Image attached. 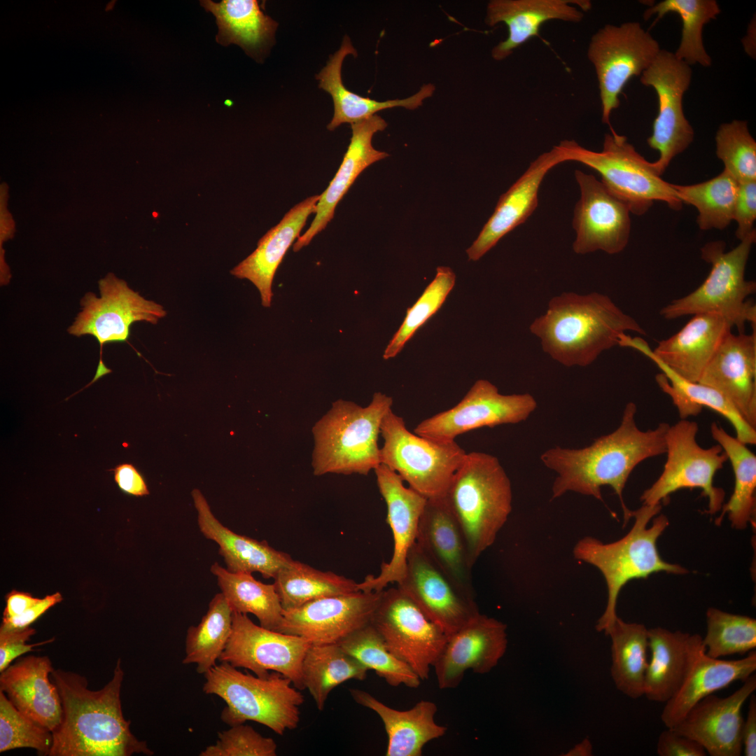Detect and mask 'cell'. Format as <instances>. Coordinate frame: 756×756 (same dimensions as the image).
Instances as JSON below:
<instances>
[{
    "label": "cell",
    "mask_w": 756,
    "mask_h": 756,
    "mask_svg": "<svg viewBox=\"0 0 756 756\" xmlns=\"http://www.w3.org/2000/svg\"><path fill=\"white\" fill-rule=\"evenodd\" d=\"M636 405L628 402L620 426L602 435L588 447L569 449L554 447L545 451L540 459L557 476L554 481L552 498L573 491L603 500L601 487L610 486L618 496L624 522L631 510L623 500V491L634 469L643 461L666 452L667 423L643 430L636 421Z\"/></svg>",
    "instance_id": "1"
},
{
    "label": "cell",
    "mask_w": 756,
    "mask_h": 756,
    "mask_svg": "<svg viewBox=\"0 0 756 756\" xmlns=\"http://www.w3.org/2000/svg\"><path fill=\"white\" fill-rule=\"evenodd\" d=\"M124 673L118 659L111 680L101 690H91L87 679L62 669L50 678L61 699L62 716L52 732L48 756H130L153 755L145 741L131 732L123 716L120 690Z\"/></svg>",
    "instance_id": "2"
},
{
    "label": "cell",
    "mask_w": 756,
    "mask_h": 756,
    "mask_svg": "<svg viewBox=\"0 0 756 756\" xmlns=\"http://www.w3.org/2000/svg\"><path fill=\"white\" fill-rule=\"evenodd\" d=\"M529 330L540 339L543 351L566 367L591 365L602 352L618 345L620 335L627 331L645 334L608 295L596 292L553 297Z\"/></svg>",
    "instance_id": "3"
},
{
    "label": "cell",
    "mask_w": 756,
    "mask_h": 756,
    "mask_svg": "<svg viewBox=\"0 0 756 756\" xmlns=\"http://www.w3.org/2000/svg\"><path fill=\"white\" fill-rule=\"evenodd\" d=\"M661 508V504L643 505L636 510H631V518L635 519L632 528L615 542L603 543L586 536L574 546V557L598 568L606 583L607 603L596 625L598 631L606 634L615 622L618 617L616 607L620 592L630 580L647 578L658 572L680 575L687 573L682 566L663 560L658 552L657 541L668 526V519L660 514L654 519L651 526L648 525Z\"/></svg>",
    "instance_id": "4"
},
{
    "label": "cell",
    "mask_w": 756,
    "mask_h": 756,
    "mask_svg": "<svg viewBox=\"0 0 756 756\" xmlns=\"http://www.w3.org/2000/svg\"><path fill=\"white\" fill-rule=\"evenodd\" d=\"M472 566L495 542L512 511L511 482L494 456L466 453L444 495Z\"/></svg>",
    "instance_id": "5"
},
{
    "label": "cell",
    "mask_w": 756,
    "mask_h": 756,
    "mask_svg": "<svg viewBox=\"0 0 756 756\" xmlns=\"http://www.w3.org/2000/svg\"><path fill=\"white\" fill-rule=\"evenodd\" d=\"M393 398L374 393L370 404L361 407L339 399L312 427L314 475L328 473L367 475L380 464L378 438Z\"/></svg>",
    "instance_id": "6"
},
{
    "label": "cell",
    "mask_w": 756,
    "mask_h": 756,
    "mask_svg": "<svg viewBox=\"0 0 756 756\" xmlns=\"http://www.w3.org/2000/svg\"><path fill=\"white\" fill-rule=\"evenodd\" d=\"M203 691L222 699L221 720L229 726L253 721L279 735L298 727L304 698L290 679L277 672L266 677L244 673L227 662L204 674Z\"/></svg>",
    "instance_id": "7"
},
{
    "label": "cell",
    "mask_w": 756,
    "mask_h": 756,
    "mask_svg": "<svg viewBox=\"0 0 756 756\" xmlns=\"http://www.w3.org/2000/svg\"><path fill=\"white\" fill-rule=\"evenodd\" d=\"M755 229L733 249L725 251L723 241H710L701 250V258L711 265L705 281L690 294L664 307L660 315L665 319L700 313L722 316L744 332L745 326L756 324L755 305L747 298L755 293L756 284L745 279V270L752 244Z\"/></svg>",
    "instance_id": "8"
},
{
    "label": "cell",
    "mask_w": 756,
    "mask_h": 756,
    "mask_svg": "<svg viewBox=\"0 0 756 756\" xmlns=\"http://www.w3.org/2000/svg\"><path fill=\"white\" fill-rule=\"evenodd\" d=\"M605 134L601 151L588 150L573 140H564L558 147L566 162H580L597 172L601 183L624 202L630 213L645 214L655 201L665 202L679 211L682 202L672 186L661 178L653 164L637 152L625 136L615 130Z\"/></svg>",
    "instance_id": "9"
},
{
    "label": "cell",
    "mask_w": 756,
    "mask_h": 756,
    "mask_svg": "<svg viewBox=\"0 0 756 756\" xmlns=\"http://www.w3.org/2000/svg\"><path fill=\"white\" fill-rule=\"evenodd\" d=\"M380 463L396 472L426 498L445 495L466 452L454 441H439L410 431L390 410L382 419Z\"/></svg>",
    "instance_id": "10"
},
{
    "label": "cell",
    "mask_w": 756,
    "mask_h": 756,
    "mask_svg": "<svg viewBox=\"0 0 756 756\" xmlns=\"http://www.w3.org/2000/svg\"><path fill=\"white\" fill-rule=\"evenodd\" d=\"M698 431L697 423L687 419L669 426L665 436L666 461L664 469L642 493L643 505H659L678 490L698 488L708 498V513L713 514L721 510L724 491L714 485V477L728 458L718 444L702 447L696 440Z\"/></svg>",
    "instance_id": "11"
},
{
    "label": "cell",
    "mask_w": 756,
    "mask_h": 756,
    "mask_svg": "<svg viewBox=\"0 0 756 756\" xmlns=\"http://www.w3.org/2000/svg\"><path fill=\"white\" fill-rule=\"evenodd\" d=\"M660 50L659 43L637 22L606 24L592 36L587 57L598 80L601 121L610 131L614 130L610 115L620 106L625 85L650 66Z\"/></svg>",
    "instance_id": "12"
},
{
    "label": "cell",
    "mask_w": 756,
    "mask_h": 756,
    "mask_svg": "<svg viewBox=\"0 0 756 756\" xmlns=\"http://www.w3.org/2000/svg\"><path fill=\"white\" fill-rule=\"evenodd\" d=\"M371 624L394 655L428 678L448 636L410 597L398 587L384 589Z\"/></svg>",
    "instance_id": "13"
},
{
    "label": "cell",
    "mask_w": 756,
    "mask_h": 756,
    "mask_svg": "<svg viewBox=\"0 0 756 756\" xmlns=\"http://www.w3.org/2000/svg\"><path fill=\"white\" fill-rule=\"evenodd\" d=\"M692 74L689 64L678 59L673 52L660 50L640 75V83L653 88L657 95L658 113L647 143L659 153L658 160L653 162L659 176L694 139V130L682 108L683 94L689 88Z\"/></svg>",
    "instance_id": "14"
},
{
    "label": "cell",
    "mask_w": 756,
    "mask_h": 756,
    "mask_svg": "<svg viewBox=\"0 0 756 756\" xmlns=\"http://www.w3.org/2000/svg\"><path fill=\"white\" fill-rule=\"evenodd\" d=\"M537 407L528 393L503 395L486 379L475 382L454 407L421 421L414 433L439 441H454L461 434L483 427L516 424Z\"/></svg>",
    "instance_id": "15"
},
{
    "label": "cell",
    "mask_w": 756,
    "mask_h": 756,
    "mask_svg": "<svg viewBox=\"0 0 756 756\" xmlns=\"http://www.w3.org/2000/svg\"><path fill=\"white\" fill-rule=\"evenodd\" d=\"M99 297L87 293L80 300L81 311L68 328L76 337L92 335L100 347L125 342L130 326L136 321L157 324L167 312L160 304L146 299L113 274L98 282Z\"/></svg>",
    "instance_id": "16"
},
{
    "label": "cell",
    "mask_w": 756,
    "mask_h": 756,
    "mask_svg": "<svg viewBox=\"0 0 756 756\" xmlns=\"http://www.w3.org/2000/svg\"><path fill=\"white\" fill-rule=\"evenodd\" d=\"M311 645L304 638L265 629L246 614L233 612L231 635L218 661L258 677L277 672L302 690V664Z\"/></svg>",
    "instance_id": "17"
},
{
    "label": "cell",
    "mask_w": 756,
    "mask_h": 756,
    "mask_svg": "<svg viewBox=\"0 0 756 756\" xmlns=\"http://www.w3.org/2000/svg\"><path fill=\"white\" fill-rule=\"evenodd\" d=\"M382 592L326 596L284 610L278 631L304 638L312 645L338 643L371 622Z\"/></svg>",
    "instance_id": "18"
},
{
    "label": "cell",
    "mask_w": 756,
    "mask_h": 756,
    "mask_svg": "<svg viewBox=\"0 0 756 756\" xmlns=\"http://www.w3.org/2000/svg\"><path fill=\"white\" fill-rule=\"evenodd\" d=\"M580 198L573 211L576 237L573 250L577 254L602 251L616 254L626 246L631 232L628 206L612 195L592 174L575 171Z\"/></svg>",
    "instance_id": "19"
},
{
    "label": "cell",
    "mask_w": 756,
    "mask_h": 756,
    "mask_svg": "<svg viewBox=\"0 0 756 756\" xmlns=\"http://www.w3.org/2000/svg\"><path fill=\"white\" fill-rule=\"evenodd\" d=\"M397 587L449 636L479 614L475 597L460 589L416 542Z\"/></svg>",
    "instance_id": "20"
},
{
    "label": "cell",
    "mask_w": 756,
    "mask_h": 756,
    "mask_svg": "<svg viewBox=\"0 0 756 756\" xmlns=\"http://www.w3.org/2000/svg\"><path fill=\"white\" fill-rule=\"evenodd\" d=\"M374 472L380 494L386 505V522L393 539L391 560L383 563L378 575H368L358 583L363 592H382L390 583L398 584L404 578L409 552L416 542L421 516L427 498L404 485L393 470L380 463Z\"/></svg>",
    "instance_id": "21"
},
{
    "label": "cell",
    "mask_w": 756,
    "mask_h": 756,
    "mask_svg": "<svg viewBox=\"0 0 756 756\" xmlns=\"http://www.w3.org/2000/svg\"><path fill=\"white\" fill-rule=\"evenodd\" d=\"M507 646L506 625L478 614L448 637L433 666L439 688H456L469 670L479 674L489 673L503 657Z\"/></svg>",
    "instance_id": "22"
},
{
    "label": "cell",
    "mask_w": 756,
    "mask_h": 756,
    "mask_svg": "<svg viewBox=\"0 0 756 756\" xmlns=\"http://www.w3.org/2000/svg\"><path fill=\"white\" fill-rule=\"evenodd\" d=\"M756 690L752 674L732 694H713L698 701L673 728L698 742L710 756H740L743 752V706Z\"/></svg>",
    "instance_id": "23"
},
{
    "label": "cell",
    "mask_w": 756,
    "mask_h": 756,
    "mask_svg": "<svg viewBox=\"0 0 756 756\" xmlns=\"http://www.w3.org/2000/svg\"><path fill=\"white\" fill-rule=\"evenodd\" d=\"M687 671L679 687L664 704L661 720L674 727L698 701L727 687L735 681H745L756 671V652L741 659L727 660L709 657L699 634H690Z\"/></svg>",
    "instance_id": "24"
},
{
    "label": "cell",
    "mask_w": 756,
    "mask_h": 756,
    "mask_svg": "<svg viewBox=\"0 0 756 756\" xmlns=\"http://www.w3.org/2000/svg\"><path fill=\"white\" fill-rule=\"evenodd\" d=\"M698 382L720 392L756 429V331L731 332Z\"/></svg>",
    "instance_id": "25"
},
{
    "label": "cell",
    "mask_w": 756,
    "mask_h": 756,
    "mask_svg": "<svg viewBox=\"0 0 756 756\" xmlns=\"http://www.w3.org/2000/svg\"><path fill=\"white\" fill-rule=\"evenodd\" d=\"M564 162V155L558 146L531 162L526 172L500 197L493 214L466 250L470 260H478L502 237L531 216L538 206V191L545 175Z\"/></svg>",
    "instance_id": "26"
},
{
    "label": "cell",
    "mask_w": 756,
    "mask_h": 756,
    "mask_svg": "<svg viewBox=\"0 0 756 756\" xmlns=\"http://www.w3.org/2000/svg\"><path fill=\"white\" fill-rule=\"evenodd\" d=\"M589 1L575 0H492L486 8L485 22L492 27L504 23L508 29L507 38L493 48L491 56L503 60L531 38L540 37L542 25L558 20L580 22L582 10H589Z\"/></svg>",
    "instance_id": "27"
},
{
    "label": "cell",
    "mask_w": 756,
    "mask_h": 756,
    "mask_svg": "<svg viewBox=\"0 0 756 756\" xmlns=\"http://www.w3.org/2000/svg\"><path fill=\"white\" fill-rule=\"evenodd\" d=\"M416 542L460 589L475 597L473 566L463 533L444 496L427 498L419 521Z\"/></svg>",
    "instance_id": "28"
},
{
    "label": "cell",
    "mask_w": 756,
    "mask_h": 756,
    "mask_svg": "<svg viewBox=\"0 0 756 756\" xmlns=\"http://www.w3.org/2000/svg\"><path fill=\"white\" fill-rule=\"evenodd\" d=\"M52 663L47 656L19 658L0 675V691L22 714L53 732L62 716L58 690L49 676Z\"/></svg>",
    "instance_id": "29"
},
{
    "label": "cell",
    "mask_w": 756,
    "mask_h": 756,
    "mask_svg": "<svg viewBox=\"0 0 756 756\" xmlns=\"http://www.w3.org/2000/svg\"><path fill=\"white\" fill-rule=\"evenodd\" d=\"M732 328L720 314H696L676 334L660 341L651 353L680 377L698 382Z\"/></svg>",
    "instance_id": "30"
},
{
    "label": "cell",
    "mask_w": 756,
    "mask_h": 756,
    "mask_svg": "<svg viewBox=\"0 0 756 756\" xmlns=\"http://www.w3.org/2000/svg\"><path fill=\"white\" fill-rule=\"evenodd\" d=\"M351 125L352 135L343 160L327 188L320 195L314 219L294 244L295 252L307 246L326 227L333 218L337 204L359 174L372 164L388 156L387 153L376 150L372 145L373 135L387 127L384 119L375 114Z\"/></svg>",
    "instance_id": "31"
},
{
    "label": "cell",
    "mask_w": 756,
    "mask_h": 756,
    "mask_svg": "<svg viewBox=\"0 0 756 756\" xmlns=\"http://www.w3.org/2000/svg\"><path fill=\"white\" fill-rule=\"evenodd\" d=\"M197 512V524L207 539L216 542L226 568L234 573H259L264 578H274L293 560L286 553L272 547L266 541L239 535L223 526L214 515L202 492L192 491Z\"/></svg>",
    "instance_id": "32"
},
{
    "label": "cell",
    "mask_w": 756,
    "mask_h": 756,
    "mask_svg": "<svg viewBox=\"0 0 756 756\" xmlns=\"http://www.w3.org/2000/svg\"><path fill=\"white\" fill-rule=\"evenodd\" d=\"M620 346L638 351L662 370V373L656 376V382L661 389L671 398L680 419L698 415L703 407L709 408L722 415L732 424L738 440L747 445L755 444L756 429L752 428L717 390L700 382L688 381L673 372L652 354L648 344L640 337H632L624 335L620 340Z\"/></svg>",
    "instance_id": "33"
},
{
    "label": "cell",
    "mask_w": 756,
    "mask_h": 756,
    "mask_svg": "<svg viewBox=\"0 0 756 756\" xmlns=\"http://www.w3.org/2000/svg\"><path fill=\"white\" fill-rule=\"evenodd\" d=\"M319 199L320 195H313L295 205L258 241L255 250L230 271L233 276L253 284L263 307H270L276 271L308 217L316 213Z\"/></svg>",
    "instance_id": "34"
},
{
    "label": "cell",
    "mask_w": 756,
    "mask_h": 756,
    "mask_svg": "<svg viewBox=\"0 0 756 756\" xmlns=\"http://www.w3.org/2000/svg\"><path fill=\"white\" fill-rule=\"evenodd\" d=\"M349 692L358 704L382 720L388 736L386 756H421L426 743L447 732L446 727L435 721L438 708L434 702L421 700L409 710H398L364 690L350 689Z\"/></svg>",
    "instance_id": "35"
},
{
    "label": "cell",
    "mask_w": 756,
    "mask_h": 756,
    "mask_svg": "<svg viewBox=\"0 0 756 756\" xmlns=\"http://www.w3.org/2000/svg\"><path fill=\"white\" fill-rule=\"evenodd\" d=\"M348 55L356 57L358 53L349 36H345L340 49L330 56L326 65L316 76L319 81L318 87L327 92L333 101L334 114L327 127L330 131L343 123H354L386 108L404 107L410 110L416 109L435 92V86L428 83L424 85L416 93L405 99L379 102L361 97L349 91L342 82V63Z\"/></svg>",
    "instance_id": "36"
},
{
    "label": "cell",
    "mask_w": 756,
    "mask_h": 756,
    "mask_svg": "<svg viewBox=\"0 0 756 756\" xmlns=\"http://www.w3.org/2000/svg\"><path fill=\"white\" fill-rule=\"evenodd\" d=\"M200 4L216 17L218 43L237 44L254 57L272 42L278 24L262 11L257 1L223 0L215 3L206 0Z\"/></svg>",
    "instance_id": "37"
},
{
    "label": "cell",
    "mask_w": 756,
    "mask_h": 756,
    "mask_svg": "<svg viewBox=\"0 0 756 756\" xmlns=\"http://www.w3.org/2000/svg\"><path fill=\"white\" fill-rule=\"evenodd\" d=\"M648 660L644 696L651 701L665 704L676 692L688 665L690 634L655 627L648 630Z\"/></svg>",
    "instance_id": "38"
},
{
    "label": "cell",
    "mask_w": 756,
    "mask_h": 756,
    "mask_svg": "<svg viewBox=\"0 0 756 756\" xmlns=\"http://www.w3.org/2000/svg\"><path fill=\"white\" fill-rule=\"evenodd\" d=\"M713 438L720 444L730 461L734 475V488L729 500L723 504L716 523L727 514L732 527L744 529L755 523L756 511V456L736 437L729 435L720 425H710Z\"/></svg>",
    "instance_id": "39"
},
{
    "label": "cell",
    "mask_w": 756,
    "mask_h": 756,
    "mask_svg": "<svg viewBox=\"0 0 756 756\" xmlns=\"http://www.w3.org/2000/svg\"><path fill=\"white\" fill-rule=\"evenodd\" d=\"M648 629L617 617L606 635L611 639L610 674L616 688L631 699L644 696L648 663Z\"/></svg>",
    "instance_id": "40"
},
{
    "label": "cell",
    "mask_w": 756,
    "mask_h": 756,
    "mask_svg": "<svg viewBox=\"0 0 756 756\" xmlns=\"http://www.w3.org/2000/svg\"><path fill=\"white\" fill-rule=\"evenodd\" d=\"M368 669L338 643L311 645L302 664V678L318 710L333 689L350 680H364Z\"/></svg>",
    "instance_id": "41"
},
{
    "label": "cell",
    "mask_w": 756,
    "mask_h": 756,
    "mask_svg": "<svg viewBox=\"0 0 756 756\" xmlns=\"http://www.w3.org/2000/svg\"><path fill=\"white\" fill-rule=\"evenodd\" d=\"M210 570L233 612L253 614L261 626L279 631L284 608L274 584L258 581L251 573L230 572L218 562Z\"/></svg>",
    "instance_id": "42"
},
{
    "label": "cell",
    "mask_w": 756,
    "mask_h": 756,
    "mask_svg": "<svg viewBox=\"0 0 756 756\" xmlns=\"http://www.w3.org/2000/svg\"><path fill=\"white\" fill-rule=\"evenodd\" d=\"M274 585L284 610L313 600L359 591L351 579L330 571L317 570L293 559L274 578Z\"/></svg>",
    "instance_id": "43"
},
{
    "label": "cell",
    "mask_w": 756,
    "mask_h": 756,
    "mask_svg": "<svg viewBox=\"0 0 756 756\" xmlns=\"http://www.w3.org/2000/svg\"><path fill=\"white\" fill-rule=\"evenodd\" d=\"M232 615L224 595L221 592L216 594L209 602L201 622L187 630L183 664H195L200 674H204L215 666L230 637Z\"/></svg>",
    "instance_id": "44"
},
{
    "label": "cell",
    "mask_w": 756,
    "mask_h": 756,
    "mask_svg": "<svg viewBox=\"0 0 756 756\" xmlns=\"http://www.w3.org/2000/svg\"><path fill=\"white\" fill-rule=\"evenodd\" d=\"M720 12L715 0H664L647 9L643 16L646 20L657 15L654 24L668 13H677L682 20V29L680 43L674 55L690 66L699 64L708 67L711 64V58L703 43V28Z\"/></svg>",
    "instance_id": "45"
},
{
    "label": "cell",
    "mask_w": 756,
    "mask_h": 756,
    "mask_svg": "<svg viewBox=\"0 0 756 756\" xmlns=\"http://www.w3.org/2000/svg\"><path fill=\"white\" fill-rule=\"evenodd\" d=\"M739 183L725 170L699 183L672 186L682 203L694 206L702 230L725 229L733 220Z\"/></svg>",
    "instance_id": "46"
},
{
    "label": "cell",
    "mask_w": 756,
    "mask_h": 756,
    "mask_svg": "<svg viewBox=\"0 0 756 756\" xmlns=\"http://www.w3.org/2000/svg\"><path fill=\"white\" fill-rule=\"evenodd\" d=\"M338 644L368 670L392 687L401 685L416 688L421 680L404 662L394 655L371 622L356 630Z\"/></svg>",
    "instance_id": "47"
},
{
    "label": "cell",
    "mask_w": 756,
    "mask_h": 756,
    "mask_svg": "<svg viewBox=\"0 0 756 756\" xmlns=\"http://www.w3.org/2000/svg\"><path fill=\"white\" fill-rule=\"evenodd\" d=\"M706 633L701 641L713 658L744 654L756 648V620L716 608L706 612Z\"/></svg>",
    "instance_id": "48"
},
{
    "label": "cell",
    "mask_w": 756,
    "mask_h": 756,
    "mask_svg": "<svg viewBox=\"0 0 756 756\" xmlns=\"http://www.w3.org/2000/svg\"><path fill=\"white\" fill-rule=\"evenodd\" d=\"M456 275L449 267L436 269L433 280L427 286L416 302L407 308L405 318L384 350L383 358L395 357L406 342L442 307L454 286Z\"/></svg>",
    "instance_id": "49"
},
{
    "label": "cell",
    "mask_w": 756,
    "mask_h": 756,
    "mask_svg": "<svg viewBox=\"0 0 756 756\" xmlns=\"http://www.w3.org/2000/svg\"><path fill=\"white\" fill-rule=\"evenodd\" d=\"M716 155L738 183L756 181V142L748 122L734 120L723 123L715 135Z\"/></svg>",
    "instance_id": "50"
},
{
    "label": "cell",
    "mask_w": 756,
    "mask_h": 756,
    "mask_svg": "<svg viewBox=\"0 0 756 756\" xmlns=\"http://www.w3.org/2000/svg\"><path fill=\"white\" fill-rule=\"evenodd\" d=\"M52 734L20 712L0 691V752L16 748H33L48 755Z\"/></svg>",
    "instance_id": "51"
},
{
    "label": "cell",
    "mask_w": 756,
    "mask_h": 756,
    "mask_svg": "<svg viewBox=\"0 0 756 756\" xmlns=\"http://www.w3.org/2000/svg\"><path fill=\"white\" fill-rule=\"evenodd\" d=\"M277 745L252 727L244 724L218 733V739L206 747L200 756H276Z\"/></svg>",
    "instance_id": "52"
},
{
    "label": "cell",
    "mask_w": 756,
    "mask_h": 756,
    "mask_svg": "<svg viewBox=\"0 0 756 756\" xmlns=\"http://www.w3.org/2000/svg\"><path fill=\"white\" fill-rule=\"evenodd\" d=\"M35 633L36 630L30 626L21 629H0V672L5 670L16 658L32 651L34 648L54 640L51 638L37 643L27 644V642Z\"/></svg>",
    "instance_id": "53"
},
{
    "label": "cell",
    "mask_w": 756,
    "mask_h": 756,
    "mask_svg": "<svg viewBox=\"0 0 756 756\" xmlns=\"http://www.w3.org/2000/svg\"><path fill=\"white\" fill-rule=\"evenodd\" d=\"M756 219V181L739 183L733 220L737 223L736 237L743 240L752 231Z\"/></svg>",
    "instance_id": "54"
},
{
    "label": "cell",
    "mask_w": 756,
    "mask_h": 756,
    "mask_svg": "<svg viewBox=\"0 0 756 756\" xmlns=\"http://www.w3.org/2000/svg\"><path fill=\"white\" fill-rule=\"evenodd\" d=\"M656 750L659 756L707 755L698 742L678 733L673 728L667 727L658 737Z\"/></svg>",
    "instance_id": "55"
},
{
    "label": "cell",
    "mask_w": 756,
    "mask_h": 756,
    "mask_svg": "<svg viewBox=\"0 0 756 756\" xmlns=\"http://www.w3.org/2000/svg\"><path fill=\"white\" fill-rule=\"evenodd\" d=\"M109 470L113 472L114 480L123 493L137 497L150 493L144 477L133 464L120 463Z\"/></svg>",
    "instance_id": "56"
},
{
    "label": "cell",
    "mask_w": 756,
    "mask_h": 756,
    "mask_svg": "<svg viewBox=\"0 0 756 756\" xmlns=\"http://www.w3.org/2000/svg\"><path fill=\"white\" fill-rule=\"evenodd\" d=\"M62 601V596L59 592L51 595H47L27 610L20 616L2 621L0 629H21L29 627L31 624L38 619L47 610Z\"/></svg>",
    "instance_id": "57"
},
{
    "label": "cell",
    "mask_w": 756,
    "mask_h": 756,
    "mask_svg": "<svg viewBox=\"0 0 756 756\" xmlns=\"http://www.w3.org/2000/svg\"><path fill=\"white\" fill-rule=\"evenodd\" d=\"M748 710L743 720L741 729L743 752L746 756L756 755V698L755 694L749 697Z\"/></svg>",
    "instance_id": "58"
},
{
    "label": "cell",
    "mask_w": 756,
    "mask_h": 756,
    "mask_svg": "<svg viewBox=\"0 0 756 756\" xmlns=\"http://www.w3.org/2000/svg\"><path fill=\"white\" fill-rule=\"evenodd\" d=\"M39 600V598L34 597L27 592L11 591L6 596V607L2 621L21 615Z\"/></svg>",
    "instance_id": "59"
},
{
    "label": "cell",
    "mask_w": 756,
    "mask_h": 756,
    "mask_svg": "<svg viewBox=\"0 0 756 756\" xmlns=\"http://www.w3.org/2000/svg\"><path fill=\"white\" fill-rule=\"evenodd\" d=\"M592 747L590 742L588 740H585L582 743L578 744L575 747L570 750L568 755H592Z\"/></svg>",
    "instance_id": "60"
},
{
    "label": "cell",
    "mask_w": 756,
    "mask_h": 756,
    "mask_svg": "<svg viewBox=\"0 0 756 756\" xmlns=\"http://www.w3.org/2000/svg\"><path fill=\"white\" fill-rule=\"evenodd\" d=\"M113 2H114V1H113V2H111V3H109V4H108V6H107V7H106V10L111 9V8H112V6H113Z\"/></svg>",
    "instance_id": "61"
}]
</instances>
